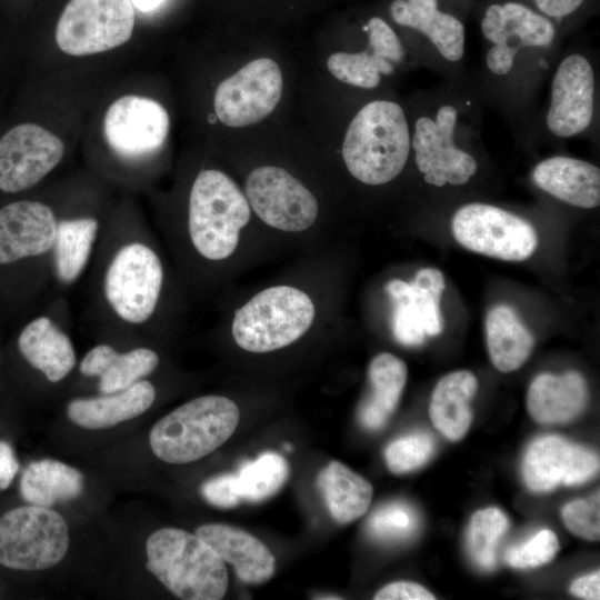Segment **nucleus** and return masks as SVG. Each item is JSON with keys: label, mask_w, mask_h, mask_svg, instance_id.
Masks as SVG:
<instances>
[{"label": "nucleus", "mask_w": 600, "mask_h": 600, "mask_svg": "<svg viewBox=\"0 0 600 600\" xmlns=\"http://www.w3.org/2000/svg\"><path fill=\"white\" fill-rule=\"evenodd\" d=\"M410 133L402 108L392 101L366 104L350 122L342 157L359 181L384 184L400 174L410 151Z\"/></svg>", "instance_id": "nucleus-1"}, {"label": "nucleus", "mask_w": 600, "mask_h": 600, "mask_svg": "<svg viewBox=\"0 0 600 600\" xmlns=\"http://www.w3.org/2000/svg\"><path fill=\"white\" fill-rule=\"evenodd\" d=\"M147 569L176 597L219 600L228 590L224 561L196 533L162 528L146 542Z\"/></svg>", "instance_id": "nucleus-2"}, {"label": "nucleus", "mask_w": 600, "mask_h": 600, "mask_svg": "<svg viewBox=\"0 0 600 600\" xmlns=\"http://www.w3.org/2000/svg\"><path fill=\"white\" fill-rule=\"evenodd\" d=\"M250 217L246 194L226 173L214 169L198 173L189 197L188 233L201 258L211 262L230 258Z\"/></svg>", "instance_id": "nucleus-3"}, {"label": "nucleus", "mask_w": 600, "mask_h": 600, "mask_svg": "<svg viewBox=\"0 0 600 600\" xmlns=\"http://www.w3.org/2000/svg\"><path fill=\"white\" fill-rule=\"evenodd\" d=\"M239 408L222 396H202L178 407L151 429L153 453L174 464L194 462L220 448L236 431Z\"/></svg>", "instance_id": "nucleus-4"}, {"label": "nucleus", "mask_w": 600, "mask_h": 600, "mask_svg": "<svg viewBox=\"0 0 600 600\" xmlns=\"http://www.w3.org/2000/svg\"><path fill=\"white\" fill-rule=\"evenodd\" d=\"M314 318L316 306L303 290L273 286L258 292L236 311L231 333L241 349L266 353L299 340Z\"/></svg>", "instance_id": "nucleus-5"}, {"label": "nucleus", "mask_w": 600, "mask_h": 600, "mask_svg": "<svg viewBox=\"0 0 600 600\" xmlns=\"http://www.w3.org/2000/svg\"><path fill=\"white\" fill-rule=\"evenodd\" d=\"M163 279V264L156 250L132 240L119 247L110 259L103 274V297L121 321L140 326L156 312Z\"/></svg>", "instance_id": "nucleus-6"}, {"label": "nucleus", "mask_w": 600, "mask_h": 600, "mask_svg": "<svg viewBox=\"0 0 600 600\" xmlns=\"http://www.w3.org/2000/svg\"><path fill=\"white\" fill-rule=\"evenodd\" d=\"M69 547L66 520L49 507H18L0 518V564L36 571L59 563Z\"/></svg>", "instance_id": "nucleus-7"}, {"label": "nucleus", "mask_w": 600, "mask_h": 600, "mask_svg": "<svg viewBox=\"0 0 600 600\" xmlns=\"http://www.w3.org/2000/svg\"><path fill=\"white\" fill-rule=\"evenodd\" d=\"M133 28L130 0H70L57 23L56 42L70 56H89L126 43Z\"/></svg>", "instance_id": "nucleus-8"}, {"label": "nucleus", "mask_w": 600, "mask_h": 600, "mask_svg": "<svg viewBox=\"0 0 600 600\" xmlns=\"http://www.w3.org/2000/svg\"><path fill=\"white\" fill-rule=\"evenodd\" d=\"M452 233L466 249L506 261H523L538 246L527 220L486 203L461 207L452 218Z\"/></svg>", "instance_id": "nucleus-9"}, {"label": "nucleus", "mask_w": 600, "mask_h": 600, "mask_svg": "<svg viewBox=\"0 0 600 600\" xmlns=\"http://www.w3.org/2000/svg\"><path fill=\"white\" fill-rule=\"evenodd\" d=\"M246 198L258 218L280 231H304L318 217V202L311 191L279 167L253 169L246 181Z\"/></svg>", "instance_id": "nucleus-10"}, {"label": "nucleus", "mask_w": 600, "mask_h": 600, "mask_svg": "<svg viewBox=\"0 0 600 600\" xmlns=\"http://www.w3.org/2000/svg\"><path fill=\"white\" fill-rule=\"evenodd\" d=\"M282 93L279 66L269 58L252 60L223 80L214 93V111L226 126L241 128L269 116Z\"/></svg>", "instance_id": "nucleus-11"}, {"label": "nucleus", "mask_w": 600, "mask_h": 600, "mask_svg": "<svg viewBox=\"0 0 600 600\" xmlns=\"http://www.w3.org/2000/svg\"><path fill=\"white\" fill-rule=\"evenodd\" d=\"M456 123L457 110L449 104L438 110L436 121L428 117L416 121L414 161L429 184H463L477 172L474 158L453 143Z\"/></svg>", "instance_id": "nucleus-12"}, {"label": "nucleus", "mask_w": 600, "mask_h": 600, "mask_svg": "<svg viewBox=\"0 0 600 600\" xmlns=\"http://www.w3.org/2000/svg\"><path fill=\"white\" fill-rule=\"evenodd\" d=\"M64 144L59 137L34 123H21L0 139V190H27L61 161Z\"/></svg>", "instance_id": "nucleus-13"}, {"label": "nucleus", "mask_w": 600, "mask_h": 600, "mask_svg": "<svg viewBox=\"0 0 600 600\" xmlns=\"http://www.w3.org/2000/svg\"><path fill=\"white\" fill-rule=\"evenodd\" d=\"M446 289L441 271L434 268L420 269L408 283L392 280L387 291L394 302L393 332L404 346H420L427 337L441 333L443 321L440 299Z\"/></svg>", "instance_id": "nucleus-14"}, {"label": "nucleus", "mask_w": 600, "mask_h": 600, "mask_svg": "<svg viewBox=\"0 0 600 600\" xmlns=\"http://www.w3.org/2000/svg\"><path fill=\"white\" fill-rule=\"evenodd\" d=\"M599 457L592 450L558 436H544L528 447L522 462L527 487L548 492L559 484L579 486L599 471Z\"/></svg>", "instance_id": "nucleus-15"}, {"label": "nucleus", "mask_w": 600, "mask_h": 600, "mask_svg": "<svg viewBox=\"0 0 600 600\" xmlns=\"http://www.w3.org/2000/svg\"><path fill=\"white\" fill-rule=\"evenodd\" d=\"M103 132L110 148L126 158H138L160 148L169 132V116L157 101L124 96L107 110Z\"/></svg>", "instance_id": "nucleus-16"}, {"label": "nucleus", "mask_w": 600, "mask_h": 600, "mask_svg": "<svg viewBox=\"0 0 600 600\" xmlns=\"http://www.w3.org/2000/svg\"><path fill=\"white\" fill-rule=\"evenodd\" d=\"M594 76L581 54L567 57L558 67L547 114L549 130L569 138L586 130L593 117Z\"/></svg>", "instance_id": "nucleus-17"}, {"label": "nucleus", "mask_w": 600, "mask_h": 600, "mask_svg": "<svg viewBox=\"0 0 600 600\" xmlns=\"http://www.w3.org/2000/svg\"><path fill=\"white\" fill-rule=\"evenodd\" d=\"M58 222L53 210L40 202L21 200L0 210V264L51 253Z\"/></svg>", "instance_id": "nucleus-18"}, {"label": "nucleus", "mask_w": 600, "mask_h": 600, "mask_svg": "<svg viewBox=\"0 0 600 600\" xmlns=\"http://www.w3.org/2000/svg\"><path fill=\"white\" fill-rule=\"evenodd\" d=\"M196 534L217 554L233 566L237 577L248 584H261L274 573L276 559L258 538L236 527L207 523Z\"/></svg>", "instance_id": "nucleus-19"}, {"label": "nucleus", "mask_w": 600, "mask_h": 600, "mask_svg": "<svg viewBox=\"0 0 600 600\" xmlns=\"http://www.w3.org/2000/svg\"><path fill=\"white\" fill-rule=\"evenodd\" d=\"M588 402V387L577 371L561 376L541 373L530 383L527 407L539 423H566L578 417Z\"/></svg>", "instance_id": "nucleus-20"}, {"label": "nucleus", "mask_w": 600, "mask_h": 600, "mask_svg": "<svg viewBox=\"0 0 600 600\" xmlns=\"http://www.w3.org/2000/svg\"><path fill=\"white\" fill-rule=\"evenodd\" d=\"M532 179L540 189L569 204L591 209L600 203V170L590 162L552 157L537 164Z\"/></svg>", "instance_id": "nucleus-21"}, {"label": "nucleus", "mask_w": 600, "mask_h": 600, "mask_svg": "<svg viewBox=\"0 0 600 600\" xmlns=\"http://www.w3.org/2000/svg\"><path fill=\"white\" fill-rule=\"evenodd\" d=\"M156 399V389L147 380L129 388L102 393L99 397L78 398L69 402V419L86 429H104L131 420L146 412Z\"/></svg>", "instance_id": "nucleus-22"}, {"label": "nucleus", "mask_w": 600, "mask_h": 600, "mask_svg": "<svg viewBox=\"0 0 600 600\" xmlns=\"http://www.w3.org/2000/svg\"><path fill=\"white\" fill-rule=\"evenodd\" d=\"M159 364L156 351L136 348L118 352L109 344H98L90 349L80 362V372L87 377H98L101 393L124 390L152 373Z\"/></svg>", "instance_id": "nucleus-23"}, {"label": "nucleus", "mask_w": 600, "mask_h": 600, "mask_svg": "<svg viewBox=\"0 0 600 600\" xmlns=\"http://www.w3.org/2000/svg\"><path fill=\"white\" fill-rule=\"evenodd\" d=\"M18 348L22 357L50 382L64 379L77 362L69 336L44 316L33 319L22 329Z\"/></svg>", "instance_id": "nucleus-24"}, {"label": "nucleus", "mask_w": 600, "mask_h": 600, "mask_svg": "<svg viewBox=\"0 0 600 600\" xmlns=\"http://www.w3.org/2000/svg\"><path fill=\"white\" fill-rule=\"evenodd\" d=\"M392 19L400 26L419 30L449 61H458L464 52V27L454 16L438 9L437 0H394Z\"/></svg>", "instance_id": "nucleus-25"}, {"label": "nucleus", "mask_w": 600, "mask_h": 600, "mask_svg": "<svg viewBox=\"0 0 600 600\" xmlns=\"http://www.w3.org/2000/svg\"><path fill=\"white\" fill-rule=\"evenodd\" d=\"M478 381L467 370L444 376L436 386L429 406L432 424L446 438L458 441L467 433L472 420L471 401Z\"/></svg>", "instance_id": "nucleus-26"}, {"label": "nucleus", "mask_w": 600, "mask_h": 600, "mask_svg": "<svg viewBox=\"0 0 600 600\" xmlns=\"http://www.w3.org/2000/svg\"><path fill=\"white\" fill-rule=\"evenodd\" d=\"M370 393L362 401L358 418L369 431L383 428L394 411L407 381V367L396 356L382 352L376 356L368 371Z\"/></svg>", "instance_id": "nucleus-27"}, {"label": "nucleus", "mask_w": 600, "mask_h": 600, "mask_svg": "<svg viewBox=\"0 0 600 600\" xmlns=\"http://www.w3.org/2000/svg\"><path fill=\"white\" fill-rule=\"evenodd\" d=\"M486 337L490 360L501 372L519 369L534 347L533 336L507 304H498L488 312Z\"/></svg>", "instance_id": "nucleus-28"}, {"label": "nucleus", "mask_w": 600, "mask_h": 600, "mask_svg": "<svg viewBox=\"0 0 600 600\" xmlns=\"http://www.w3.org/2000/svg\"><path fill=\"white\" fill-rule=\"evenodd\" d=\"M318 487L333 520L350 523L363 516L372 499V486L339 461H331L319 473Z\"/></svg>", "instance_id": "nucleus-29"}, {"label": "nucleus", "mask_w": 600, "mask_h": 600, "mask_svg": "<svg viewBox=\"0 0 600 600\" xmlns=\"http://www.w3.org/2000/svg\"><path fill=\"white\" fill-rule=\"evenodd\" d=\"M82 473L61 461L42 459L23 470L20 494L30 504L51 507L79 497L83 490Z\"/></svg>", "instance_id": "nucleus-30"}, {"label": "nucleus", "mask_w": 600, "mask_h": 600, "mask_svg": "<svg viewBox=\"0 0 600 600\" xmlns=\"http://www.w3.org/2000/svg\"><path fill=\"white\" fill-rule=\"evenodd\" d=\"M99 222L93 217L59 220L51 251L57 279L73 283L83 272L97 239Z\"/></svg>", "instance_id": "nucleus-31"}, {"label": "nucleus", "mask_w": 600, "mask_h": 600, "mask_svg": "<svg viewBox=\"0 0 600 600\" xmlns=\"http://www.w3.org/2000/svg\"><path fill=\"white\" fill-rule=\"evenodd\" d=\"M289 476L287 460L277 452H264L247 461L237 473L242 500L260 502L274 496Z\"/></svg>", "instance_id": "nucleus-32"}, {"label": "nucleus", "mask_w": 600, "mask_h": 600, "mask_svg": "<svg viewBox=\"0 0 600 600\" xmlns=\"http://www.w3.org/2000/svg\"><path fill=\"white\" fill-rule=\"evenodd\" d=\"M508 529L509 519L498 508L481 509L472 514L467 531V549L480 569H494L497 548Z\"/></svg>", "instance_id": "nucleus-33"}, {"label": "nucleus", "mask_w": 600, "mask_h": 600, "mask_svg": "<svg viewBox=\"0 0 600 600\" xmlns=\"http://www.w3.org/2000/svg\"><path fill=\"white\" fill-rule=\"evenodd\" d=\"M503 8V26L493 44L508 43L516 37L519 47H546L554 38L552 22L519 2H506Z\"/></svg>", "instance_id": "nucleus-34"}, {"label": "nucleus", "mask_w": 600, "mask_h": 600, "mask_svg": "<svg viewBox=\"0 0 600 600\" xmlns=\"http://www.w3.org/2000/svg\"><path fill=\"white\" fill-rule=\"evenodd\" d=\"M327 67L338 80L366 89L377 87L380 74H390L393 71L390 61L369 51L336 52L328 58Z\"/></svg>", "instance_id": "nucleus-35"}, {"label": "nucleus", "mask_w": 600, "mask_h": 600, "mask_svg": "<svg viewBox=\"0 0 600 600\" xmlns=\"http://www.w3.org/2000/svg\"><path fill=\"white\" fill-rule=\"evenodd\" d=\"M419 527L417 511L409 504L394 501L378 508L368 519V533L382 543H399L416 534Z\"/></svg>", "instance_id": "nucleus-36"}, {"label": "nucleus", "mask_w": 600, "mask_h": 600, "mask_svg": "<svg viewBox=\"0 0 600 600\" xmlns=\"http://www.w3.org/2000/svg\"><path fill=\"white\" fill-rule=\"evenodd\" d=\"M433 452L432 437L424 432H416L389 443L384 451V459L392 473L402 474L422 467Z\"/></svg>", "instance_id": "nucleus-37"}, {"label": "nucleus", "mask_w": 600, "mask_h": 600, "mask_svg": "<svg viewBox=\"0 0 600 600\" xmlns=\"http://www.w3.org/2000/svg\"><path fill=\"white\" fill-rule=\"evenodd\" d=\"M559 550L556 533L544 529L536 533L522 544L513 546L506 551V562L516 569H531L550 562Z\"/></svg>", "instance_id": "nucleus-38"}, {"label": "nucleus", "mask_w": 600, "mask_h": 600, "mask_svg": "<svg viewBox=\"0 0 600 600\" xmlns=\"http://www.w3.org/2000/svg\"><path fill=\"white\" fill-rule=\"evenodd\" d=\"M599 493L590 499H579L567 503L561 510L566 527L574 534L591 541L600 538Z\"/></svg>", "instance_id": "nucleus-39"}, {"label": "nucleus", "mask_w": 600, "mask_h": 600, "mask_svg": "<svg viewBox=\"0 0 600 600\" xmlns=\"http://www.w3.org/2000/svg\"><path fill=\"white\" fill-rule=\"evenodd\" d=\"M366 30L369 34V49L372 54L388 61H400L402 59V44L396 32L383 19L379 17L371 18Z\"/></svg>", "instance_id": "nucleus-40"}, {"label": "nucleus", "mask_w": 600, "mask_h": 600, "mask_svg": "<svg viewBox=\"0 0 600 600\" xmlns=\"http://www.w3.org/2000/svg\"><path fill=\"white\" fill-rule=\"evenodd\" d=\"M200 492L213 507L230 509L242 501L238 478L234 473H224L204 481Z\"/></svg>", "instance_id": "nucleus-41"}, {"label": "nucleus", "mask_w": 600, "mask_h": 600, "mask_svg": "<svg viewBox=\"0 0 600 600\" xmlns=\"http://www.w3.org/2000/svg\"><path fill=\"white\" fill-rule=\"evenodd\" d=\"M376 600H433L436 597L421 584L410 581H397L381 588Z\"/></svg>", "instance_id": "nucleus-42"}, {"label": "nucleus", "mask_w": 600, "mask_h": 600, "mask_svg": "<svg viewBox=\"0 0 600 600\" xmlns=\"http://www.w3.org/2000/svg\"><path fill=\"white\" fill-rule=\"evenodd\" d=\"M519 48L509 43L494 44L487 53V66L496 74H507L512 66Z\"/></svg>", "instance_id": "nucleus-43"}, {"label": "nucleus", "mask_w": 600, "mask_h": 600, "mask_svg": "<svg viewBox=\"0 0 600 600\" xmlns=\"http://www.w3.org/2000/svg\"><path fill=\"white\" fill-rule=\"evenodd\" d=\"M19 471V462L12 447L0 441V490L7 489Z\"/></svg>", "instance_id": "nucleus-44"}, {"label": "nucleus", "mask_w": 600, "mask_h": 600, "mask_svg": "<svg viewBox=\"0 0 600 600\" xmlns=\"http://www.w3.org/2000/svg\"><path fill=\"white\" fill-rule=\"evenodd\" d=\"M570 592L581 599H600V572L577 578L570 586Z\"/></svg>", "instance_id": "nucleus-45"}, {"label": "nucleus", "mask_w": 600, "mask_h": 600, "mask_svg": "<svg viewBox=\"0 0 600 600\" xmlns=\"http://www.w3.org/2000/svg\"><path fill=\"white\" fill-rule=\"evenodd\" d=\"M584 0H534L537 8L544 14L562 18L576 11Z\"/></svg>", "instance_id": "nucleus-46"}, {"label": "nucleus", "mask_w": 600, "mask_h": 600, "mask_svg": "<svg viewBox=\"0 0 600 600\" xmlns=\"http://www.w3.org/2000/svg\"><path fill=\"white\" fill-rule=\"evenodd\" d=\"M132 6L142 12L154 10L163 0H130Z\"/></svg>", "instance_id": "nucleus-47"}]
</instances>
